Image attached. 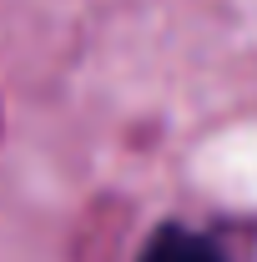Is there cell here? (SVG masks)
Instances as JSON below:
<instances>
[{
  "label": "cell",
  "instance_id": "obj_1",
  "mask_svg": "<svg viewBox=\"0 0 257 262\" xmlns=\"http://www.w3.org/2000/svg\"><path fill=\"white\" fill-rule=\"evenodd\" d=\"M136 262H227V257L212 237L182 227V222H166V227H157L146 237V247H141Z\"/></svg>",
  "mask_w": 257,
  "mask_h": 262
}]
</instances>
